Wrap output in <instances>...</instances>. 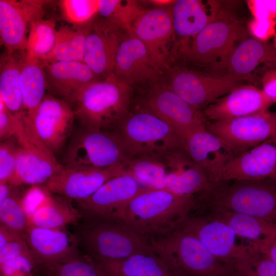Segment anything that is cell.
I'll use <instances>...</instances> for the list:
<instances>
[{
	"label": "cell",
	"mask_w": 276,
	"mask_h": 276,
	"mask_svg": "<svg viewBox=\"0 0 276 276\" xmlns=\"http://www.w3.org/2000/svg\"><path fill=\"white\" fill-rule=\"evenodd\" d=\"M196 205L195 196H180L166 189H146L129 202L122 219L149 240L177 228Z\"/></svg>",
	"instance_id": "1"
},
{
	"label": "cell",
	"mask_w": 276,
	"mask_h": 276,
	"mask_svg": "<svg viewBox=\"0 0 276 276\" xmlns=\"http://www.w3.org/2000/svg\"><path fill=\"white\" fill-rule=\"evenodd\" d=\"M196 210H225L276 224V179L214 183L197 197Z\"/></svg>",
	"instance_id": "2"
},
{
	"label": "cell",
	"mask_w": 276,
	"mask_h": 276,
	"mask_svg": "<svg viewBox=\"0 0 276 276\" xmlns=\"http://www.w3.org/2000/svg\"><path fill=\"white\" fill-rule=\"evenodd\" d=\"M149 241L154 252L176 276H239L196 237L180 227Z\"/></svg>",
	"instance_id": "3"
},
{
	"label": "cell",
	"mask_w": 276,
	"mask_h": 276,
	"mask_svg": "<svg viewBox=\"0 0 276 276\" xmlns=\"http://www.w3.org/2000/svg\"><path fill=\"white\" fill-rule=\"evenodd\" d=\"M75 234L79 246L96 262L119 260L152 250L149 239L122 219L87 216Z\"/></svg>",
	"instance_id": "4"
},
{
	"label": "cell",
	"mask_w": 276,
	"mask_h": 276,
	"mask_svg": "<svg viewBox=\"0 0 276 276\" xmlns=\"http://www.w3.org/2000/svg\"><path fill=\"white\" fill-rule=\"evenodd\" d=\"M131 85L113 72L83 88L72 105L77 118L84 128L102 130L125 117Z\"/></svg>",
	"instance_id": "5"
},
{
	"label": "cell",
	"mask_w": 276,
	"mask_h": 276,
	"mask_svg": "<svg viewBox=\"0 0 276 276\" xmlns=\"http://www.w3.org/2000/svg\"><path fill=\"white\" fill-rule=\"evenodd\" d=\"M19 144L15 174L11 184L36 186L45 183L64 166L44 145L38 136L32 120L22 112L14 114Z\"/></svg>",
	"instance_id": "6"
},
{
	"label": "cell",
	"mask_w": 276,
	"mask_h": 276,
	"mask_svg": "<svg viewBox=\"0 0 276 276\" xmlns=\"http://www.w3.org/2000/svg\"><path fill=\"white\" fill-rule=\"evenodd\" d=\"M131 158L119 133L84 127L70 142L63 158V166L102 169L125 166Z\"/></svg>",
	"instance_id": "7"
},
{
	"label": "cell",
	"mask_w": 276,
	"mask_h": 276,
	"mask_svg": "<svg viewBox=\"0 0 276 276\" xmlns=\"http://www.w3.org/2000/svg\"><path fill=\"white\" fill-rule=\"evenodd\" d=\"M119 124V133L132 157H158L172 150L182 148L173 129L147 110L129 115Z\"/></svg>",
	"instance_id": "8"
},
{
	"label": "cell",
	"mask_w": 276,
	"mask_h": 276,
	"mask_svg": "<svg viewBox=\"0 0 276 276\" xmlns=\"http://www.w3.org/2000/svg\"><path fill=\"white\" fill-rule=\"evenodd\" d=\"M246 35L240 22L221 15L192 39L189 55L199 64L224 68L236 43Z\"/></svg>",
	"instance_id": "9"
},
{
	"label": "cell",
	"mask_w": 276,
	"mask_h": 276,
	"mask_svg": "<svg viewBox=\"0 0 276 276\" xmlns=\"http://www.w3.org/2000/svg\"><path fill=\"white\" fill-rule=\"evenodd\" d=\"M206 128L239 154L276 137V112L266 110L232 119L208 121Z\"/></svg>",
	"instance_id": "10"
},
{
	"label": "cell",
	"mask_w": 276,
	"mask_h": 276,
	"mask_svg": "<svg viewBox=\"0 0 276 276\" xmlns=\"http://www.w3.org/2000/svg\"><path fill=\"white\" fill-rule=\"evenodd\" d=\"M171 6L142 11L132 25L133 33L145 44L160 70L168 67L176 39Z\"/></svg>",
	"instance_id": "11"
},
{
	"label": "cell",
	"mask_w": 276,
	"mask_h": 276,
	"mask_svg": "<svg viewBox=\"0 0 276 276\" xmlns=\"http://www.w3.org/2000/svg\"><path fill=\"white\" fill-rule=\"evenodd\" d=\"M178 227L194 235L217 259L234 269L243 258L246 245L237 244L233 229L206 214H190Z\"/></svg>",
	"instance_id": "12"
},
{
	"label": "cell",
	"mask_w": 276,
	"mask_h": 276,
	"mask_svg": "<svg viewBox=\"0 0 276 276\" xmlns=\"http://www.w3.org/2000/svg\"><path fill=\"white\" fill-rule=\"evenodd\" d=\"M167 85L187 103L201 110L240 85L226 74L212 76L177 68L172 71Z\"/></svg>",
	"instance_id": "13"
},
{
	"label": "cell",
	"mask_w": 276,
	"mask_h": 276,
	"mask_svg": "<svg viewBox=\"0 0 276 276\" xmlns=\"http://www.w3.org/2000/svg\"><path fill=\"white\" fill-rule=\"evenodd\" d=\"M44 1L0 0L1 44L6 53L25 52L30 28L42 18Z\"/></svg>",
	"instance_id": "14"
},
{
	"label": "cell",
	"mask_w": 276,
	"mask_h": 276,
	"mask_svg": "<svg viewBox=\"0 0 276 276\" xmlns=\"http://www.w3.org/2000/svg\"><path fill=\"white\" fill-rule=\"evenodd\" d=\"M128 32L108 19L102 18L91 22L83 61L99 80L113 72L119 45Z\"/></svg>",
	"instance_id": "15"
},
{
	"label": "cell",
	"mask_w": 276,
	"mask_h": 276,
	"mask_svg": "<svg viewBox=\"0 0 276 276\" xmlns=\"http://www.w3.org/2000/svg\"><path fill=\"white\" fill-rule=\"evenodd\" d=\"M124 165L106 168H65L53 176L43 187L52 194L75 201L86 199L111 178L126 173Z\"/></svg>",
	"instance_id": "16"
},
{
	"label": "cell",
	"mask_w": 276,
	"mask_h": 276,
	"mask_svg": "<svg viewBox=\"0 0 276 276\" xmlns=\"http://www.w3.org/2000/svg\"><path fill=\"white\" fill-rule=\"evenodd\" d=\"M146 189L124 173L106 182L89 197L75 201L86 215L122 219L129 202Z\"/></svg>",
	"instance_id": "17"
},
{
	"label": "cell",
	"mask_w": 276,
	"mask_h": 276,
	"mask_svg": "<svg viewBox=\"0 0 276 276\" xmlns=\"http://www.w3.org/2000/svg\"><path fill=\"white\" fill-rule=\"evenodd\" d=\"M147 105V110L173 129L180 143L190 132L205 126L208 122L201 110L187 103L168 85L154 89Z\"/></svg>",
	"instance_id": "18"
},
{
	"label": "cell",
	"mask_w": 276,
	"mask_h": 276,
	"mask_svg": "<svg viewBox=\"0 0 276 276\" xmlns=\"http://www.w3.org/2000/svg\"><path fill=\"white\" fill-rule=\"evenodd\" d=\"M75 118L73 109L66 102L46 95L32 120L40 139L54 155L63 148L70 136Z\"/></svg>",
	"instance_id": "19"
},
{
	"label": "cell",
	"mask_w": 276,
	"mask_h": 276,
	"mask_svg": "<svg viewBox=\"0 0 276 276\" xmlns=\"http://www.w3.org/2000/svg\"><path fill=\"white\" fill-rule=\"evenodd\" d=\"M182 149L206 173L210 181L217 182L226 165L237 154L221 138L199 127L181 141Z\"/></svg>",
	"instance_id": "20"
},
{
	"label": "cell",
	"mask_w": 276,
	"mask_h": 276,
	"mask_svg": "<svg viewBox=\"0 0 276 276\" xmlns=\"http://www.w3.org/2000/svg\"><path fill=\"white\" fill-rule=\"evenodd\" d=\"M63 228L29 226L24 236L35 267L65 262L82 255L75 235Z\"/></svg>",
	"instance_id": "21"
},
{
	"label": "cell",
	"mask_w": 276,
	"mask_h": 276,
	"mask_svg": "<svg viewBox=\"0 0 276 276\" xmlns=\"http://www.w3.org/2000/svg\"><path fill=\"white\" fill-rule=\"evenodd\" d=\"M267 179H276V137L236 156L225 167L218 182Z\"/></svg>",
	"instance_id": "22"
},
{
	"label": "cell",
	"mask_w": 276,
	"mask_h": 276,
	"mask_svg": "<svg viewBox=\"0 0 276 276\" xmlns=\"http://www.w3.org/2000/svg\"><path fill=\"white\" fill-rule=\"evenodd\" d=\"M169 169L166 176V189L178 195L194 196L210 190L211 182L203 170L182 148H177L164 155Z\"/></svg>",
	"instance_id": "23"
},
{
	"label": "cell",
	"mask_w": 276,
	"mask_h": 276,
	"mask_svg": "<svg viewBox=\"0 0 276 276\" xmlns=\"http://www.w3.org/2000/svg\"><path fill=\"white\" fill-rule=\"evenodd\" d=\"M160 70L152 60L146 47L132 32L124 35L116 58L113 73L132 85L155 80Z\"/></svg>",
	"instance_id": "24"
},
{
	"label": "cell",
	"mask_w": 276,
	"mask_h": 276,
	"mask_svg": "<svg viewBox=\"0 0 276 276\" xmlns=\"http://www.w3.org/2000/svg\"><path fill=\"white\" fill-rule=\"evenodd\" d=\"M272 105L262 90L250 85H239L205 107L208 121L232 119L268 110Z\"/></svg>",
	"instance_id": "25"
},
{
	"label": "cell",
	"mask_w": 276,
	"mask_h": 276,
	"mask_svg": "<svg viewBox=\"0 0 276 276\" xmlns=\"http://www.w3.org/2000/svg\"><path fill=\"white\" fill-rule=\"evenodd\" d=\"M44 66L47 83L70 105L83 88L99 80L82 61H58Z\"/></svg>",
	"instance_id": "26"
},
{
	"label": "cell",
	"mask_w": 276,
	"mask_h": 276,
	"mask_svg": "<svg viewBox=\"0 0 276 276\" xmlns=\"http://www.w3.org/2000/svg\"><path fill=\"white\" fill-rule=\"evenodd\" d=\"M262 63L276 65V47L256 38L243 40L236 47L224 68L225 74L239 81Z\"/></svg>",
	"instance_id": "27"
},
{
	"label": "cell",
	"mask_w": 276,
	"mask_h": 276,
	"mask_svg": "<svg viewBox=\"0 0 276 276\" xmlns=\"http://www.w3.org/2000/svg\"><path fill=\"white\" fill-rule=\"evenodd\" d=\"M96 262L105 276H176L153 250Z\"/></svg>",
	"instance_id": "28"
},
{
	"label": "cell",
	"mask_w": 276,
	"mask_h": 276,
	"mask_svg": "<svg viewBox=\"0 0 276 276\" xmlns=\"http://www.w3.org/2000/svg\"><path fill=\"white\" fill-rule=\"evenodd\" d=\"M175 38L192 39L221 15L208 9L202 1L177 0L171 6Z\"/></svg>",
	"instance_id": "29"
},
{
	"label": "cell",
	"mask_w": 276,
	"mask_h": 276,
	"mask_svg": "<svg viewBox=\"0 0 276 276\" xmlns=\"http://www.w3.org/2000/svg\"><path fill=\"white\" fill-rule=\"evenodd\" d=\"M47 193L30 217L31 225L48 228H63L70 224H76L83 218L80 209L76 208L71 199Z\"/></svg>",
	"instance_id": "30"
},
{
	"label": "cell",
	"mask_w": 276,
	"mask_h": 276,
	"mask_svg": "<svg viewBox=\"0 0 276 276\" xmlns=\"http://www.w3.org/2000/svg\"><path fill=\"white\" fill-rule=\"evenodd\" d=\"M20 82L23 101L22 111L32 120L45 96L47 82L42 61L27 57L25 52L21 57Z\"/></svg>",
	"instance_id": "31"
},
{
	"label": "cell",
	"mask_w": 276,
	"mask_h": 276,
	"mask_svg": "<svg viewBox=\"0 0 276 276\" xmlns=\"http://www.w3.org/2000/svg\"><path fill=\"white\" fill-rule=\"evenodd\" d=\"M91 23L85 26L69 24L59 28L53 49L42 61L44 65L58 61L84 62L85 44Z\"/></svg>",
	"instance_id": "32"
},
{
	"label": "cell",
	"mask_w": 276,
	"mask_h": 276,
	"mask_svg": "<svg viewBox=\"0 0 276 276\" xmlns=\"http://www.w3.org/2000/svg\"><path fill=\"white\" fill-rule=\"evenodd\" d=\"M206 214L229 226L237 236L259 241L276 234V224L250 215L225 210L206 211Z\"/></svg>",
	"instance_id": "33"
},
{
	"label": "cell",
	"mask_w": 276,
	"mask_h": 276,
	"mask_svg": "<svg viewBox=\"0 0 276 276\" xmlns=\"http://www.w3.org/2000/svg\"><path fill=\"white\" fill-rule=\"evenodd\" d=\"M15 53H6L0 64V98L14 114L21 112L23 108L20 82L21 56L17 57Z\"/></svg>",
	"instance_id": "34"
},
{
	"label": "cell",
	"mask_w": 276,
	"mask_h": 276,
	"mask_svg": "<svg viewBox=\"0 0 276 276\" xmlns=\"http://www.w3.org/2000/svg\"><path fill=\"white\" fill-rule=\"evenodd\" d=\"M167 165L158 157L151 155L133 157L125 165L126 174L144 188L150 190L166 189Z\"/></svg>",
	"instance_id": "35"
},
{
	"label": "cell",
	"mask_w": 276,
	"mask_h": 276,
	"mask_svg": "<svg viewBox=\"0 0 276 276\" xmlns=\"http://www.w3.org/2000/svg\"><path fill=\"white\" fill-rule=\"evenodd\" d=\"M57 30L52 20L41 18L34 22L28 36L26 56L42 61L54 47Z\"/></svg>",
	"instance_id": "36"
},
{
	"label": "cell",
	"mask_w": 276,
	"mask_h": 276,
	"mask_svg": "<svg viewBox=\"0 0 276 276\" xmlns=\"http://www.w3.org/2000/svg\"><path fill=\"white\" fill-rule=\"evenodd\" d=\"M38 276H105L97 262L87 255L65 262L36 266Z\"/></svg>",
	"instance_id": "37"
},
{
	"label": "cell",
	"mask_w": 276,
	"mask_h": 276,
	"mask_svg": "<svg viewBox=\"0 0 276 276\" xmlns=\"http://www.w3.org/2000/svg\"><path fill=\"white\" fill-rule=\"evenodd\" d=\"M234 269L239 276H276V265L249 243Z\"/></svg>",
	"instance_id": "38"
},
{
	"label": "cell",
	"mask_w": 276,
	"mask_h": 276,
	"mask_svg": "<svg viewBox=\"0 0 276 276\" xmlns=\"http://www.w3.org/2000/svg\"><path fill=\"white\" fill-rule=\"evenodd\" d=\"M17 190L0 203V223L24 236L31 225Z\"/></svg>",
	"instance_id": "39"
},
{
	"label": "cell",
	"mask_w": 276,
	"mask_h": 276,
	"mask_svg": "<svg viewBox=\"0 0 276 276\" xmlns=\"http://www.w3.org/2000/svg\"><path fill=\"white\" fill-rule=\"evenodd\" d=\"M59 4L63 18L73 26H87L98 13V0H62Z\"/></svg>",
	"instance_id": "40"
},
{
	"label": "cell",
	"mask_w": 276,
	"mask_h": 276,
	"mask_svg": "<svg viewBox=\"0 0 276 276\" xmlns=\"http://www.w3.org/2000/svg\"><path fill=\"white\" fill-rule=\"evenodd\" d=\"M19 144L14 135L1 142L0 183H10L15 174Z\"/></svg>",
	"instance_id": "41"
},
{
	"label": "cell",
	"mask_w": 276,
	"mask_h": 276,
	"mask_svg": "<svg viewBox=\"0 0 276 276\" xmlns=\"http://www.w3.org/2000/svg\"><path fill=\"white\" fill-rule=\"evenodd\" d=\"M31 256L29 246L21 237L12 240L0 248V265L21 256Z\"/></svg>",
	"instance_id": "42"
},
{
	"label": "cell",
	"mask_w": 276,
	"mask_h": 276,
	"mask_svg": "<svg viewBox=\"0 0 276 276\" xmlns=\"http://www.w3.org/2000/svg\"><path fill=\"white\" fill-rule=\"evenodd\" d=\"M249 32L256 39L265 41L275 34L276 20L254 18L248 24Z\"/></svg>",
	"instance_id": "43"
},
{
	"label": "cell",
	"mask_w": 276,
	"mask_h": 276,
	"mask_svg": "<svg viewBox=\"0 0 276 276\" xmlns=\"http://www.w3.org/2000/svg\"><path fill=\"white\" fill-rule=\"evenodd\" d=\"M247 5L255 18L275 20L276 0H249Z\"/></svg>",
	"instance_id": "44"
},
{
	"label": "cell",
	"mask_w": 276,
	"mask_h": 276,
	"mask_svg": "<svg viewBox=\"0 0 276 276\" xmlns=\"http://www.w3.org/2000/svg\"><path fill=\"white\" fill-rule=\"evenodd\" d=\"M15 120L14 114L7 107L0 98V140L1 142L15 135Z\"/></svg>",
	"instance_id": "45"
},
{
	"label": "cell",
	"mask_w": 276,
	"mask_h": 276,
	"mask_svg": "<svg viewBox=\"0 0 276 276\" xmlns=\"http://www.w3.org/2000/svg\"><path fill=\"white\" fill-rule=\"evenodd\" d=\"M47 193V191L43 187L39 188L35 186L30 188L22 197V205L29 219L31 215L43 200Z\"/></svg>",
	"instance_id": "46"
},
{
	"label": "cell",
	"mask_w": 276,
	"mask_h": 276,
	"mask_svg": "<svg viewBox=\"0 0 276 276\" xmlns=\"http://www.w3.org/2000/svg\"><path fill=\"white\" fill-rule=\"evenodd\" d=\"M249 244L276 265V234Z\"/></svg>",
	"instance_id": "47"
},
{
	"label": "cell",
	"mask_w": 276,
	"mask_h": 276,
	"mask_svg": "<svg viewBox=\"0 0 276 276\" xmlns=\"http://www.w3.org/2000/svg\"><path fill=\"white\" fill-rule=\"evenodd\" d=\"M261 89L269 102L276 103V70H270L265 73L262 79Z\"/></svg>",
	"instance_id": "48"
},
{
	"label": "cell",
	"mask_w": 276,
	"mask_h": 276,
	"mask_svg": "<svg viewBox=\"0 0 276 276\" xmlns=\"http://www.w3.org/2000/svg\"><path fill=\"white\" fill-rule=\"evenodd\" d=\"M120 0H98V13L104 18H109L115 11Z\"/></svg>",
	"instance_id": "49"
},
{
	"label": "cell",
	"mask_w": 276,
	"mask_h": 276,
	"mask_svg": "<svg viewBox=\"0 0 276 276\" xmlns=\"http://www.w3.org/2000/svg\"><path fill=\"white\" fill-rule=\"evenodd\" d=\"M21 237L24 236L16 231L0 223V248L7 243Z\"/></svg>",
	"instance_id": "50"
},
{
	"label": "cell",
	"mask_w": 276,
	"mask_h": 276,
	"mask_svg": "<svg viewBox=\"0 0 276 276\" xmlns=\"http://www.w3.org/2000/svg\"><path fill=\"white\" fill-rule=\"evenodd\" d=\"M175 1H170V0H154L150 1L151 3H152L159 7H163V6H169L172 5Z\"/></svg>",
	"instance_id": "51"
},
{
	"label": "cell",
	"mask_w": 276,
	"mask_h": 276,
	"mask_svg": "<svg viewBox=\"0 0 276 276\" xmlns=\"http://www.w3.org/2000/svg\"><path fill=\"white\" fill-rule=\"evenodd\" d=\"M274 44H275V47H276V33H275V37H274Z\"/></svg>",
	"instance_id": "52"
}]
</instances>
